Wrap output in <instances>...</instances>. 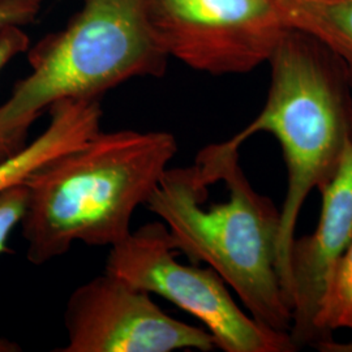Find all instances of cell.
Listing matches in <instances>:
<instances>
[{"label":"cell","mask_w":352,"mask_h":352,"mask_svg":"<svg viewBox=\"0 0 352 352\" xmlns=\"http://www.w3.org/2000/svg\"><path fill=\"white\" fill-rule=\"evenodd\" d=\"M279 7L289 28L315 38L340 60L352 88V0H289Z\"/></svg>","instance_id":"cell-10"},{"label":"cell","mask_w":352,"mask_h":352,"mask_svg":"<svg viewBox=\"0 0 352 352\" xmlns=\"http://www.w3.org/2000/svg\"><path fill=\"white\" fill-rule=\"evenodd\" d=\"M59 352L212 351L209 331L173 318L151 294L104 272L71 294Z\"/></svg>","instance_id":"cell-7"},{"label":"cell","mask_w":352,"mask_h":352,"mask_svg":"<svg viewBox=\"0 0 352 352\" xmlns=\"http://www.w3.org/2000/svg\"><path fill=\"white\" fill-rule=\"evenodd\" d=\"M176 151L168 132L101 129L41 166L24 182L20 226L28 260L46 264L75 241L110 248L123 241L136 209L151 199Z\"/></svg>","instance_id":"cell-2"},{"label":"cell","mask_w":352,"mask_h":352,"mask_svg":"<svg viewBox=\"0 0 352 352\" xmlns=\"http://www.w3.org/2000/svg\"><path fill=\"white\" fill-rule=\"evenodd\" d=\"M340 329L352 331V240L340 260L316 320L317 342L314 349L318 343L331 340V334Z\"/></svg>","instance_id":"cell-11"},{"label":"cell","mask_w":352,"mask_h":352,"mask_svg":"<svg viewBox=\"0 0 352 352\" xmlns=\"http://www.w3.org/2000/svg\"><path fill=\"white\" fill-rule=\"evenodd\" d=\"M322 208L312 235L294 240L289 256L295 347H314L316 320L327 299L340 260L352 240V140L336 176L320 190Z\"/></svg>","instance_id":"cell-8"},{"label":"cell","mask_w":352,"mask_h":352,"mask_svg":"<svg viewBox=\"0 0 352 352\" xmlns=\"http://www.w3.org/2000/svg\"><path fill=\"white\" fill-rule=\"evenodd\" d=\"M269 63L272 81L264 109L230 141L241 146L253 135L267 132L283 151L287 192L279 210L278 269L292 308L289 256L298 218L308 195L336 176L352 140L351 87L340 60L292 28Z\"/></svg>","instance_id":"cell-3"},{"label":"cell","mask_w":352,"mask_h":352,"mask_svg":"<svg viewBox=\"0 0 352 352\" xmlns=\"http://www.w3.org/2000/svg\"><path fill=\"white\" fill-rule=\"evenodd\" d=\"M149 14L168 56L213 76L250 74L291 29L277 0H151Z\"/></svg>","instance_id":"cell-6"},{"label":"cell","mask_w":352,"mask_h":352,"mask_svg":"<svg viewBox=\"0 0 352 352\" xmlns=\"http://www.w3.org/2000/svg\"><path fill=\"white\" fill-rule=\"evenodd\" d=\"M151 0H84L63 30L29 52L30 74L0 104V142L24 146L30 126L64 100H100L135 77H162L168 55L151 23Z\"/></svg>","instance_id":"cell-4"},{"label":"cell","mask_w":352,"mask_h":352,"mask_svg":"<svg viewBox=\"0 0 352 352\" xmlns=\"http://www.w3.org/2000/svg\"><path fill=\"white\" fill-rule=\"evenodd\" d=\"M32 1H37V3H41L42 0H32Z\"/></svg>","instance_id":"cell-17"},{"label":"cell","mask_w":352,"mask_h":352,"mask_svg":"<svg viewBox=\"0 0 352 352\" xmlns=\"http://www.w3.org/2000/svg\"><path fill=\"white\" fill-rule=\"evenodd\" d=\"M277 1L280 4V3H286V1H289V0H277Z\"/></svg>","instance_id":"cell-16"},{"label":"cell","mask_w":352,"mask_h":352,"mask_svg":"<svg viewBox=\"0 0 352 352\" xmlns=\"http://www.w3.org/2000/svg\"><path fill=\"white\" fill-rule=\"evenodd\" d=\"M177 253L164 223L151 222L110 248L106 272L200 320L222 351H298L289 334L247 315L213 269L180 264Z\"/></svg>","instance_id":"cell-5"},{"label":"cell","mask_w":352,"mask_h":352,"mask_svg":"<svg viewBox=\"0 0 352 352\" xmlns=\"http://www.w3.org/2000/svg\"><path fill=\"white\" fill-rule=\"evenodd\" d=\"M13 153H14V151H11L8 146H6L3 142H0V160H1V158H6V157H8V155H11Z\"/></svg>","instance_id":"cell-15"},{"label":"cell","mask_w":352,"mask_h":352,"mask_svg":"<svg viewBox=\"0 0 352 352\" xmlns=\"http://www.w3.org/2000/svg\"><path fill=\"white\" fill-rule=\"evenodd\" d=\"M38 11L37 1L0 0V71L28 49L29 38L21 26L32 23Z\"/></svg>","instance_id":"cell-12"},{"label":"cell","mask_w":352,"mask_h":352,"mask_svg":"<svg viewBox=\"0 0 352 352\" xmlns=\"http://www.w3.org/2000/svg\"><path fill=\"white\" fill-rule=\"evenodd\" d=\"M24 183L0 193V254L8 251V240L14 227L19 226L25 210ZM21 349L11 340L0 338V352H17Z\"/></svg>","instance_id":"cell-13"},{"label":"cell","mask_w":352,"mask_h":352,"mask_svg":"<svg viewBox=\"0 0 352 352\" xmlns=\"http://www.w3.org/2000/svg\"><path fill=\"white\" fill-rule=\"evenodd\" d=\"M49 111L50 123L39 136L0 160V193L24 183L41 166L101 131L100 100H64L52 104Z\"/></svg>","instance_id":"cell-9"},{"label":"cell","mask_w":352,"mask_h":352,"mask_svg":"<svg viewBox=\"0 0 352 352\" xmlns=\"http://www.w3.org/2000/svg\"><path fill=\"white\" fill-rule=\"evenodd\" d=\"M315 349L322 352H352V342L340 343L331 338V340L318 343Z\"/></svg>","instance_id":"cell-14"},{"label":"cell","mask_w":352,"mask_h":352,"mask_svg":"<svg viewBox=\"0 0 352 352\" xmlns=\"http://www.w3.org/2000/svg\"><path fill=\"white\" fill-rule=\"evenodd\" d=\"M212 145L222 200H212L208 176L195 161L168 167L145 206L166 226L176 251L213 269L256 321L289 334L292 308L278 269L280 212L252 187L240 146L230 140Z\"/></svg>","instance_id":"cell-1"}]
</instances>
